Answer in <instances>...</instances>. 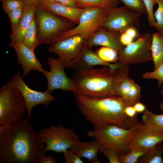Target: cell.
Masks as SVG:
<instances>
[{
	"label": "cell",
	"instance_id": "cell-33",
	"mask_svg": "<svg viewBox=\"0 0 163 163\" xmlns=\"http://www.w3.org/2000/svg\"><path fill=\"white\" fill-rule=\"evenodd\" d=\"M1 2L3 9L7 14L20 7L24 6L26 4L22 0H2Z\"/></svg>",
	"mask_w": 163,
	"mask_h": 163
},
{
	"label": "cell",
	"instance_id": "cell-5",
	"mask_svg": "<svg viewBox=\"0 0 163 163\" xmlns=\"http://www.w3.org/2000/svg\"><path fill=\"white\" fill-rule=\"evenodd\" d=\"M26 104L18 88L10 79L0 89V125H9L22 119Z\"/></svg>",
	"mask_w": 163,
	"mask_h": 163
},
{
	"label": "cell",
	"instance_id": "cell-4",
	"mask_svg": "<svg viewBox=\"0 0 163 163\" xmlns=\"http://www.w3.org/2000/svg\"><path fill=\"white\" fill-rule=\"evenodd\" d=\"M35 14L37 25V38L40 44H52L62 34L73 28L72 21L37 5Z\"/></svg>",
	"mask_w": 163,
	"mask_h": 163
},
{
	"label": "cell",
	"instance_id": "cell-18",
	"mask_svg": "<svg viewBox=\"0 0 163 163\" xmlns=\"http://www.w3.org/2000/svg\"><path fill=\"white\" fill-rule=\"evenodd\" d=\"M119 94L122 98L133 106L141 98L140 87L128 76L120 79L117 85Z\"/></svg>",
	"mask_w": 163,
	"mask_h": 163
},
{
	"label": "cell",
	"instance_id": "cell-45",
	"mask_svg": "<svg viewBox=\"0 0 163 163\" xmlns=\"http://www.w3.org/2000/svg\"><path fill=\"white\" fill-rule=\"evenodd\" d=\"M160 94L163 97V86L161 88V91ZM159 108L161 110L163 111V101L160 104Z\"/></svg>",
	"mask_w": 163,
	"mask_h": 163
},
{
	"label": "cell",
	"instance_id": "cell-11",
	"mask_svg": "<svg viewBox=\"0 0 163 163\" xmlns=\"http://www.w3.org/2000/svg\"><path fill=\"white\" fill-rule=\"evenodd\" d=\"M85 40L80 35L74 36L51 44L48 51L56 55L66 68L74 69Z\"/></svg>",
	"mask_w": 163,
	"mask_h": 163
},
{
	"label": "cell",
	"instance_id": "cell-25",
	"mask_svg": "<svg viewBox=\"0 0 163 163\" xmlns=\"http://www.w3.org/2000/svg\"><path fill=\"white\" fill-rule=\"evenodd\" d=\"M77 7L81 8L101 7L107 8L117 7L118 0H75Z\"/></svg>",
	"mask_w": 163,
	"mask_h": 163
},
{
	"label": "cell",
	"instance_id": "cell-35",
	"mask_svg": "<svg viewBox=\"0 0 163 163\" xmlns=\"http://www.w3.org/2000/svg\"><path fill=\"white\" fill-rule=\"evenodd\" d=\"M65 163H83L81 157L71 149L62 152Z\"/></svg>",
	"mask_w": 163,
	"mask_h": 163
},
{
	"label": "cell",
	"instance_id": "cell-23",
	"mask_svg": "<svg viewBox=\"0 0 163 163\" xmlns=\"http://www.w3.org/2000/svg\"><path fill=\"white\" fill-rule=\"evenodd\" d=\"M37 25L35 15L27 29L24 37L22 43L34 52L36 47L40 44L37 38Z\"/></svg>",
	"mask_w": 163,
	"mask_h": 163
},
{
	"label": "cell",
	"instance_id": "cell-34",
	"mask_svg": "<svg viewBox=\"0 0 163 163\" xmlns=\"http://www.w3.org/2000/svg\"><path fill=\"white\" fill-rule=\"evenodd\" d=\"M142 1L148 13L147 19L149 25L154 27L156 21L154 16L153 7L157 3L156 0H142Z\"/></svg>",
	"mask_w": 163,
	"mask_h": 163
},
{
	"label": "cell",
	"instance_id": "cell-27",
	"mask_svg": "<svg viewBox=\"0 0 163 163\" xmlns=\"http://www.w3.org/2000/svg\"><path fill=\"white\" fill-rule=\"evenodd\" d=\"M95 53L100 59L106 62H118V52L112 48L102 46L97 49Z\"/></svg>",
	"mask_w": 163,
	"mask_h": 163
},
{
	"label": "cell",
	"instance_id": "cell-44",
	"mask_svg": "<svg viewBox=\"0 0 163 163\" xmlns=\"http://www.w3.org/2000/svg\"><path fill=\"white\" fill-rule=\"evenodd\" d=\"M56 2V0H40L38 5H41Z\"/></svg>",
	"mask_w": 163,
	"mask_h": 163
},
{
	"label": "cell",
	"instance_id": "cell-32",
	"mask_svg": "<svg viewBox=\"0 0 163 163\" xmlns=\"http://www.w3.org/2000/svg\"><path fill=\"white\" fill-rule=\"evenodd\" d=\"M144 79H155L158 80V85L160 87L163 84V63L152 72H145L142 75Z\"/></svg>",
	"mask_w": 163,
	"mask_h": 163
},
{
	"label": "cell",
	"instance_id": "cell-13",
	"mask_svg": "<svg viewBox=\"0 0 163 163\" xmlns=\"http://www.w3.org/2000/svg\"><path fill=\"white\" fill-rule=\"evenodd\" d=\"M47 62L50 68V71L44 70L42 72L47 81V90L52 91L61 89L74 93L75 90L73 81L66 74L65 68L60 60L49 57Z\"/></svg>",
	"mask_w": 163,
	"mask_h": 163
},
{
	"label": "cell",
	"instance_id": "cell-24",
	"mask_svg": "<svg viewBox=\"0 0 163 163\" xmlns=\"http://www.w3.org/2000/svg\"><path fill=\"white\" fill-rule=\"evenodd\" d=\"M163 143L162 142L156 145L148 152L139 159V163H163Z\"/></svg>",
	"mask_w": 163,
	"mask_h": 163
},
{
	"label": "cell",
	"instance_id": "cell-2",
	"mask_svg": "<svg viewBox=\"0 0 163 163\" xmlns=\"http://www.w3.org/2000/svg\"><path fill=\"white\" fill-rule=\"evenodd\" d=\"M76 97L78 108L94 128L114 125L128 129L139 122L137 116L131 118L126 115L125 108L132 105L120 95L95 97L77 95Z\"/></svg>",
	"mask_w": 163,
	"mask_h": 163
},
{
	"label": "cell",
	"instance_id": "cell-20",
	"mask_svg": "<svg viewBox=\"0 0 163 163\" xmlns=\"http://www.w3.org/2000/svg\"><path fill=\"white\" fill-rule=\"evenodd\" d=\"M36 6L27 4L24 6L18 30L14 36L10 37V46L13 44L22 43L24 34L35 15Z\"/></svg>",
	"mask_w": 163,
	"mask_h": 163
},
{
	"label": "cell",
	"instance_id": "cell-1",
	"mask_svg": "<svg viewBox=\"0 0 163 163\" xmlns=\"http://www.w3.org/2000/svg\"><path fill=\"white\" fill-rule=\"evenodd\" d=\"M46 152L39 132L25 118L0 125V163H39Z\"/></svg>",
	"mask_w": 163,
	"mask_h": 163
},
{
	"label": "cell",
	"instance_id": "cell-26",
	"mask_svg": "<svg viewBox=\"0 0 163 163\" xmlns=\"http://www.w3.org/2000/svg\"><path fill=\"white\" fill-rule=\"evenodd\" d=\"M142 122L163 133V114H157L146 108L142 117Z\"/></svg>",
	"mask_w": 163,
	"mask_h": 163
},
{
	"label": "cell",
	"instance_id": "cell-42",
	"mask_svg": "<svg viewBox=\"0 0 163 163\" xmlns=\"http://www.w3.org/2000/svg\"><path fill=\"white\" fill-rule=\"evenodd\" d=\"M56 159L51 156L47 157L46 155L43 157L40 161L39 163H56Z\"/></svg>",
	"mask_w": 163,
	"mask_h": 163
},
{
	"label": "cell",
	"instance_id": "cell-21",
	"mask_svg": "<svg viewBox=\"0 0 163 163\" xmlns=\"http://www.w3.org/2000/svg\"><path fill=\"white\" fill-rule=\"evenodd\" d=\"M101 147L99 142L95 140L90 142H81L70 149L80 157L86 158L90 162L100 163L97 159V155Z\"/></svg>",
	"mask_w": 163,
	"mask_h": 163
},
{
	"label": "cell",
	"instance_id": "cell-14",
	"mask_svg": "<svg viewBox=\"0 0 163 163\" xmlns=\"http://www.w3.org/2000/svg\"><path fill=\"white\" fill-rule=\"evenodd\" d=\"M163 142V133L142 122L130 136L127 148L129 150L136 148L150 150Z\"/></svg>",
	"mask_w": 163,
	"mask_h": 163
},
{
	"label": "cell",
	"instance_id": "cell-16",
	"mask_svg": "<svg viewBox=\"0 0 163 163\" xmlns=\"http://www.w3.org/2000/svg\"><path fill=\"white\" fill-rule=\"evenodd\" d=\"M120 35L102 27L85 40V46L91 47L97 46L108 47L119 52L124 46L120 41Z\"/></svg>",
	"mask_w": 163,
	"mask_h": 163
},
{
	"label": "cell",
	"instance_id": "cell-19",
	"mask_svg": "<svg viewBox=\"0 0 163 163\" xmlns=\"http://www.w3.org/2000/svg\"><path fill=\"white\" fill-rule=\"evenodd\" d=\"M54 14L66 18L78 24L80 15L84 8L70 7L57 2L39 5Z\"/></svg>",
	"mask_w": 163,
	"mask_h": 163
},
{
	"label": "cell",
	"instance_id": "cell-29",
	"mask_svg": "<svg viewBox=\"0 0 163 163\" xmlns=\"http://www.w3.org/2000/svg\"><path fill=\"white\" fill-rule=\"evenodd\" d=\"M24 7H20L7 14L10 18L11 24L12 33L11 37L14 36L18 30Z\"/></svg>",
	"mask_w": 163,
	"mask_h": 163
},
{
	"label": "cell",
	"instance_id": "cell-3",
	"mask_svg": "<svg viewBox=\"0 0 163 163\" xmlns=\"http://www.w3.org/2000/svg\"><path fill=\"white\" fill-rule=\"evenodd\" d=\"M76 70L72 78L75 96L93 97L119 95L117 83L121 78L128 76L129 73L128 65L123 64L115 69L104 66Z\"/></svg>",
	"mask_w": 163,
	"mask_h": 163
},
{
	"label": "cell",
	"instance_id": "cell-31",
	"mask_svg": "<svg viewBox=\"0 0 163 163\" xmlns=\"http://www.w3.org/2000/svg\"><path fill=\"white\" fill-rule=\"evenodd\" d=\"M158 8L154 13L156 23L154 27L158 32L163 33V0H156Z\"/></svg>",
	"mask_w": 163,
	"mask_h": 163
},
{
	"label": "cell",
	"instance_id": "cell-10",
	"mask_svg": "<svg viewBox=\"0 0 163 163\" xmlns=\"http://www.w3.org/2000/svg\"><path fill=\"white\" fill-rule=\"evenodd\" d=\"M142 15L125 6L108 8V14L102 27L120 34L129 28H139Z\"/></svg>",
	"mask_w": 163,
	"mask_h": 163
},
{
	"label": "cell",
	"instance_id": "cell-39",
	"mask_svg": "<svg viewBox=\"0 0 163 163\" xmlns=\"http://www.w3.org/2000/svg\"><path fill=\"white\" fill-rule=\"evenodd\" d=\"M129 35L134 40H136L138 37L139 34L137 29L134 28H129L124 32Z\"/></svg>",
	"mask_w": 163,
	"mask_h": 163
},
{
	"label": "cell",
	"instance_id": "cell-37",
	"mask_svg": "<svg viewBox=\"0 0 163 163\" xmlns=\"http://www.w3.org/2000/svg\"><path fill=\"white\" fill-rule=\"evenodd\" d=\"M119 39L120 43L124 46L129 45L134 40L124 32L120 34Z\"/></svg>",
	"mask_w": 163,
	"mask_h": 163
},
{
	"label": "cell",
	"instance_id": "cell-46",
	"mask_svg": "<svg viewBox=\"0 0 163 163\" xmlns=\"http://www.w3.org/2000/svg\"><path fill=\"white\" fill-rule=\"evenodd\" d=\"M1 1H2V0H0Z\"/></svg>",
	"mask_w": 163,
	"mask_h": 163
},
{
	"label": "cell",
	"instance_id": "cell-12",
	"mask_svg": "<svg viewBox=\"0 0 163 163\" xmlns=\"http://www.w3.org/2000/svg\"><path fill=\"white\" fill-rule=\"evenodd\" d=\"M18 88L24 98L27 110L25 118L29 119L31 117L32 109L36 105L43 104L46 106L55 100L51 91L46 90L42 92L29 88L23 80L20 73L15 72L10 79Z\"/></svg>",
	"mask_w": 163,
	"mask_h": 163
},
{
	"label": "cell",
	"instance_id": "cell-36",
	"mask_svg": "<svg viewBox=\"0 0 163 163\" xmlns=\"http://www.w3.org/2000/svg\"><path fill=\"white\" fill-rule=\"evenodd\" d=\"M100 152L107 158L110 163H120L119 155L113 149L101 147Z\"/></svg>",
	"mask_w": 163,
	"mask_h": 163
},
{
	"label": "cell",
	"instance_id": "cell-6",
	"mask_svg": "<svg viewBox=\"0 0 163 163\" xmlns=\"http://www.w3.org/2000/svg\"><path fill=\"white\" fill-rule=\"evenodd\" d=\"M141 122H139L133 127L128 129L114 125L101 129L93 128L88 131L87 135L99 142L101 147L112 149L119 155H123L129 151L127 148L128 141Z\"/></svg>",
	"mask_w": 163,
	"mask_h": 163
},
{
	"label": "cell",
	"instance_id": "cell-30",
	"mask_svg": "<svg viewBox=\"0 0 163 163\" xmlns=\"http://www.w3.org/2000/svg\"><path fill=\"white\" fill-rule=\"evenodd\" d=\"M121 1L124 6L136 12L144 14L147 17L148 13L142 0H118Z\"/></svg>",
	"mask_w": 163,
	"mask_h": 163
},
{
	"label": "cell",
	"instance_id": "cell-8",
	"mask_svg": "<svg viewBox=\"0 0 163 163\" xmlns=\"http://www.w3.org/2000/svg\"><path fill=\"white\" fill-rule=\"evenodd\" d=\"M107 14L108 8L104 7L84 8L78 25L62 34L56 42L75 35H80L86 40L102 27Z\"/></svg>",
	"mask_w": 163,
	"mask_h": 163
},
{
	"label": "cell",
	"instance_id": "cell-9",
	"mask_svg": "<svg viewBox=\"0 0 163 163\" xmlns=\"http://www.w3.org/2000/svg\"><path fill=\"white\" fill-rule=\"evenodd\" d=\"M152 41L150 32L139 34L135 41L118 52L117 62L129 65L152 61Z\"/></svg>",
	"mask_w": 163,
	"mask_h": 163
},
{
	"label": "cell",
	"instance_id": "cell-15",
	"mask_svg": "<svg viewBox=\"0 0 163 163\" xmlns=\"http://www.w3.org/2000/svg\"><path fill=\"white\" fill-rule=\"evenodd\" d=\"M17 56L18 62L21 66L22 76L27 75L31 71H37L42 73L44 70L42 64L36 57L34 52L22 43L12 45Z\"/></svg>",
	"mask_w": 163,
	"mask_h": 163
},
{
	"label": "cell",
	"instance_id": "cell-38",
	"mask_svg": "<svg viewBox=\"0 0 163 163\" xmlns=\"http://www.w3.org/2000/svg\"><path fill=\"white\" fill-rule=\"evenodd\" d=\"M124 112L126 115L130 117L133 118L137 116V113L133 106H126L125 108Z\"/></svg>",
	"mask_w": 163,
	"mask_h": 163
},
{
	"label": "cell",
	"instance_id": "cell-22",
	"mask_svg": "<svg viewBox=\"0 0 163 163\" xmlns=\"http://www.w3.org/2000/svg\"><path fill=\"white\" fill-rule=\"evenodd\" d=\"M151 49L154 70L163 63V33L152 34Z\"/></svg>",
	"mask_w": 163,
	"mask_h": 163
},
{
	"label": "cell",
	"instance_id": "cell-40",
	"mask_svg": "<svg viewBox=\"0 0 163 163\" xmlns=\"http://www.w3.org/2000/svg\"><path fill=\"white\" fill-rule=\"evenodd\" d=\"M56 2L67 6L78 8L75 0H56Z\"/></svg>",
	"mask_w": 163,
	"mask_h": 163
},
{
	"label": "cell",
	"instance_id": "cell-7",
	"mask_svg": "<svg viewBox=\"0 0 163 163\" xmlns=\"http://www.w3.org/2000/svg\"><path fill=\"white\" fill-rule=\"evenodd\" d=\"M42 142L45 145V151L63 152L73 148L81 141L73 129L62 125H52L39 132Z\"/></svg>",
	"mask_w": 163,
	"mask_h": 163
},
{
	"label": "cell",
	"instance_id": "cell-17",
	"mask_svg": "<svg viewBox=\"0 0 163 163\" xmlns=\"http://www.w3.org/2000/svg\"><path fill=\"white\" fill-rule=\"evenodd\" d=\"M92 47L85 46L74 69H88L93 68L95 66L100 65L109 66L112 69H115L122 65V64L119 62L111 63L103 61L93 52Z\"/></svg>",
	"mask_w": 163,
	"mask_h": 163
},
{
	"label": "cell",
	"instance_id": "cell-28",
	"mask_svg": "<svg viewBox=\"0 0 163 163\" xmlns=\"http://www.w3.org/2000/svg\"><path fill=\"white\" fill-rule=\"evenodd\" d=\"M150 150L139 148L131 149L126 154L119 155L120 162V163H138L140 158Z\"/></svg>",
	"mask_w": 163,
	"mask_h": 163
},
{
	"label": "cell",
	"instance_id": "cell-41",
	"mask_svg": "<svg viewBox=\"0 0 163 163\" xmlns=\"http://www.w3.org/2000/svg\"><path fill=\"white\" fill-rule=\"evenodd\" d=\"M133 106L137 113L143 112L146 108L144 104L139 101L136 103Z\"/></svg>",
	"mask_w": 163,
	"mask_h": 163
},
{
	"label": "cell",
	"instance_id": "cell-43",
	"mask_svg": "<svg viewBox=\"0 0 163 163\" xmlns=\"http://www.w3.org/2000/svg\"><path fill=\"white\" fill-rule=\"evenodd\" d=\"M26 4L36 6L38 5L40 0H22Z\"/></svg>",
	"mask_w": 163,
	"mask_h": 163
}]
</instances>
